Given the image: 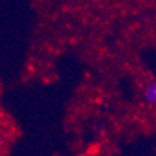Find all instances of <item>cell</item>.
Segmentation results:
<instances>
[{"label": "cell", "instance_id": "1", "mask_svg": "<svg viewBox=\"0 0 156 156\" xmlns=\"http://www.w3.org/2000/svg\"><path fill=\"white\" fill-rule=\"evenodd\" d=\"M141 97L146 108L156 117V79L146 80L141 89Z\"/></svg>", "mask_w": 156, "mask_h": 156}, {"label": "cell", "instance_id": "3", "mask_svg": "<svg viewBox=\"0 0 156 156\" xmlns=\"http://www.w3.org/2000/svg\"><path fill=\"white\" fill-rule=\"evenodd\" d=\"M2 124H4V121L2 120V115H0V125H2Z\"/></svg>", "mask_w": 156, "mask_h": 156}, {"label": "cell", "instance_id": "2", "mask_svg": "<svg viewBox=\"0 0 156 156\" xmlns=\"http://www.w3.org/2000/svg\"><path fill=\"white\" fill-rule=\"evenodd\" d=\"M9 141H10V129L6 125V122L0 125V155L3 153V151L6 149Z\"/></svg>", "mask_w": 156, "mask_h": 156}]
</instances>
